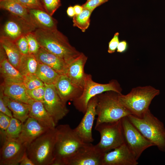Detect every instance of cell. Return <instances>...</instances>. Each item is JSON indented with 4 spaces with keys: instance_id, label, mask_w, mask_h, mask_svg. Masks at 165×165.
Wrapping results in <instances>:
<instances>
[{
    "instance_id": "6da1fadb",
    "label": "cell",
    "mask_w": 165,
    "mask_h": 165,
    "mask_svg": "<svg viewBox=\"0 0 165 165\" xmlns=\"http://www.w3.org/2000/svg\"><path fill=\"white\" fill-rule=\"evenodd\" d=\"M33 33L41 47L62 59L68 64L81 53L71 45L67 37L57 29L36 28Z\"/></svg>"
},
{
    "instance_id": "7a4b0ae2",
    "label": "cell",
    "mask_w": 165,
    "mask_h": 165,
    "mask_svg": "<svg viewBox=\"0 0 165 165\" xmlns=\"http://www.w3.org/2000/svg\"><path fill=\"white\" fill-rule=\"evenodd\" d=\"M56 128L54 160L52 165H68L69 161L85 143L68 124L60 125Z\"/></svg>"
},
{
    "instance_id": "3957f363",
    "label": "cell",
    "mask_w": 165,
    "mask_h": 165,
    "mask_svg": "<svg viewBox=\"0 0 165 165\" xmlns=\"http://www.w3.org/2000/svg\"><path fill=\"white\" fill-rule=\"evenodd\" d=\"M127 117L146 138L154 146H156L160 151L165 152L164 124L149 109L141 117H137L131 114L128 115Z\"/></svg>"
},
{
    "instance_id": "277c9868",
    "label": "cell",
    "mask_w": 165,
    "mask_h": 165,
    "mask_svg": "<svg viewBox=\"0 0 165 165\" xmlns=\"http://www.w3.org/2000/svg\"><path fill=\"white\" fill-rule=\"evenodd\" d=\"M160 93L159 90L151 86H139L132 88L127 94H119V99L131 114L141 117L149 109L153 98Z\"/></svg>"
},
{
    "instance_id": "5b68a950",
    "label": "cell",
    "mask_w": 165,
    "mask_h": 165,
    "mask_svg": "<svg viewBox=\"0 0 165 165\" xmlns=\"http://www.w3.org/2000/svg\"><path fill=\"white\" fill-rule=\"evenodd\" d=\"M119 94L116 92L108 91L97 95V118L95 125L117 121L131 114L119 102Z\"/></svg>"
},
{
    "instance_id": "8992f818",
    "label": "cell",
    "mask_w": 165,
    "mask_h": 165,
    "mask_svg": "<svg viewBox=\"0 0 165 165\" xmlns=\"http://www.w3.org/2000/svg\"><path fill=\"white\" fill-rule=\"evenodd\" d=\"M56 135V127L50 129L28 146L27 154L35 165H52Z\"/></svg>"
},
{
    "instance_id": "52a82bcc",
    "label": "cell",
    "mask_w": 165,
    "mask_h": 165,
    "mask_svg": "<svg viewBox=\"0 0 165 165\" xmlns=\"http://www.w3.org/2000/svg\"><path fill=\"white\" fill-rule=\"evenodd\" d=\"M122 91L120 84L116 80H111L106 84L99 83L94 81L90 75L85 73L82 93L73 101V105L77 110L84 114L88 102L92 97L108 91L121 94Z\"/></svg>"
},
{
    "instance_id": "ba28073f",
    "label": "cell",
    "mask_w": 165,
    "mask_h": 165,
    "mask_svg": "<svg viewBox=\"0 0 165 165\" xmlns=\"http://www.w3.org/2000/svg\"><path fill=\"white\" fill-rule=\"evenodd\" d=\"M95 129L101 136L100 141L95 146L103 153L114 149L125 143L121 119L101 123L95 125Z\"/></svg>"
},
{
    "instance_id": "9c48e42d",
    "label": "cell",
    "mask_w": 165,
    "mask_h": 165,
    "mask_svg": "<svg viewBox=\"0 0 165 165\" xmlns=\"http://www.w3.org/2000/svg\"><path fill=\"white\" fill-rule=\"evenodd\" d=\"M121 123L125 143L138 160L145 150L154 145L131 123L127 116L121 119Z\"/></svg>"
},
{
    "instance_id": "30bf717a",
    "label": "cell",
    "mask_w": 165,
    "mask_h": 165,
    "mask_svg": "<svg viewBox=\"0 0 165 165\" xmlns=\"http://www.w3.org/2000/svg\"><path fill=\"white\" fill-rule=\"evenodd\" d=\"M46 91L43 103L48 112L57 125L69 112L66 103L61 99L54 84H45Z\"/></svg>"
},
{
    "instance_id": "8fae6325",
    "label": "cell",
    "mask_w": 165,
    "mask_h": 165,
    "mask_svg": "<svg viewBox=\"0 0 165 165\" xmlns=\"http://www.w3.org/2000/svg\"><path fill=\"white\" fill-rule=\"evenodd\" d=\"M0 149V165H17L26 152L27 146L17 138H6Z\"/></svg>"
},
{
    "instance_id": "7c38bea8",
    "label": "cell",
    "mask_w": 165,
    "mask_h": 165,
    "mask_svg": "<svg viewBox=\"0 0 165 165\" xmlns=\"http://www.w3.org/2000/svg\"><path fill=\"white\" fill-rule=\"evenodd\" d=\"M97 100V96L90 99L82 120L78 126L74 129L77 135L85 143H91L94 141L92 129L96 115Z\"/></svg>"
},
{
    "instance_id": "4fadbf2b",
    "label": "cell",
    "mask_w": 165,
    "mask_h": 165,
    "mask_svg": "<svg viewBox=\"0 0 165 165\" xmlns=\"http://www.w3.org/2000/svg\"><path fill=\"white\" fill-rule=\"evenodd\" d=\"M103 153L91 143H85L68 165H102Z\"/></svg>"
},
{
    "instance_id": "5bb4252c",
    "label": "cell",
    "mask_w": 165,
    "mask_h": 165,
    "mask_svg": "<svg viewBox=\"0 0 165 165\" xmlns=\"http://www.w3.org/2000/svg\"><path fill=\"white\" fill-rule=\"evenodd\" d=\"M138 160L125 143L103 153L102 165H137Z\"/></svg>"
},
{
    "instance_id": "9a60e30c",
    "label": "cell",
    "mask_w": 165,
    "mask_h": 165,
    "mask_svg": "<svg viewBox=\"0 0 165 165\" xmlns=\"http://www.w3.org/2000/svg\"><path fill=\"white\" fill-rule=\"evenodd\" d=\"M4 24L1 35L15 42L20 37L33 32L36 29L24 19L15 16Z\"/></svg>"
},
{
    "instance_id": "2e32d148",
    "label": "cell",
    "mask_w": 165,
    "mask_h": 165,
    "mask_svg": "<svg viewBox=\"0 0 165 165\" xmlns=\"http://www.w3.org/2000/svg\"><path fill=\"white\" fill-rule=\"evenodd\" d=\"M54 85L59 96L65 103L79 97L83 90L74 85L66 74L60 75Z\"/></svg>"
},
{
    "instance_id": "e0dca14e",
    "label": "cell",
    "mask_w": 165,
    "mask_h": 165,
    "mask_svg": "<svg viewBox=\"0 0 165 165\" xmlns=\"http://www.w3.org/2000/svg\"><path fill=\"white\" fill-rule=\"evenodd\" d=\"M50 129L29 117L23 123L21 132L17 139L27 147L32 141Z\"/></svg>"
},
{
    "instance_id": "ac0fdd59",
    "label": "cell",
    "mask_w": 165,
    "mask_h": 165,
    "mask_svg": "<svg viewBox=\"0 0 165 165\" xmlns=\"http://www.w3.org/2000/svg\"><path fill=\"white\" fill-rule=\"evenodd\" d=\"M87 59V57L81 53L68 64L65 74L74 85L82 89L85 74L84 67Z\"/></svg>"
},
{
    "instance_id": "d6986e66",
    "label": "cell",
    "mask_w": 165,
    "mask_h": 165,
    "mask_svg": "<svg viewBox=\"0 0 165 165\" xmlns=\"http://www.w3.org/2000/svg\"><path fill=\"white\" fill-rule=\"evenodd\" d=\"M0 88L5 95L13 99L29 104L33 100L23 83L4 81Z\"/></svg>"
},
{
    "instance_id": "ffe728a7",
    "label": "cell",
    "mask_w": 165,
    "mask_h": 165,
    "mask_svg": "<svg viewBox=\"0 0 165 165\" xmlns=\"http://www.w3.org/2000/svg\"><path fill=\"white\" fill-rule=\"evenodd\" d=\"M35 55L39 63L49 66L60 75L65 74L68 64L62 59L41 47Z\"/></svg>"
},
{
    "instance_id": "44dd1931",
    "label": "cell",
    "mask_w": 165,
    "mask_h": 165,
    "mask_svg": "<svg viewBox=\"0 0 165 165\" xmlns=\"http://www.w3.org/2000/svg\"><path fill=\"white\" fill-rule=\"evenodd\" d=\"M32 25L36 28L45 30L57 29L58 22L44 10L28 9Z\"/></svg>"
},
{
    "instance_id": "7402d4cb",
    "label": "cell",
    "mask_w": 165,
    "mask_h": 165,
    "mask_svg": "<svg viewBox=\"0 0 165 165\" xmlns=\"http://www.w3.org/2000/svg\"><path fill=\"white\" fill-rule=\"evenodd\" d=\"M29 105V117L35 119L41 125L49 129L56 127L57 125L46 109L42 102L33 100Z\"/></svg>"
},
{
    "instance_id": "603a6c76",
    "label": "cell",
    "mask_w": 165,
    "mask_h": 165,
    "mask_svg": "<svg viewBox=\"0 0 165 165\" xmlns=\"http://www.w3.org/2000/svg\"><path fill=\"white\" fill-rule=\"evenodd\" d=\"M0 71L4 81L23 82L24 76L9 62L5 51L1 46Z\"/></svg>"
},
{
    "instance_id": "cb8c5ba5",
    "label": "cell",
    "mask_w": 165,
    "mask_h": 165,
    "mask_svg": "<svg viewBox=\"0 0 165 165\" xmlns=\"http://www.w3.org/2000/svg\"><path fill=\"white\" fill-rule=\"evenodd\" d=\"M3 99L6 105L11 111L13 117L24 123L29 117V104L13 99L4 94Z\"/></svg>"
},
{
    "instance_id": "d4e9b609",
    "label": "cell",
    "mask_w": 165,
    "mask_h": 165,
    "mask_svg": "<svg viewBox=\"0 0 165 165\" xmlns=\"http://www.w3.org/2000/svg\"><path fill=\"white\" fill-rule=\"evenodd\" d=\"M0 44L9 62L18 69L22 55L15 42L5 36L1 35Z\"/></svg>"
},
{
    "instance_id": "484cf974",
    "label": "cell",
    "mask_w": 165,
    "mask_h": 165,
    "mask_svg": "<svg viewBox=\"0 0 165 165\" xmlns=\"http://www.w3.org/2000/svg\"><path fill=\"white\" fill-rule=\"evenodd\" d=\"M0 7L2 9L10 12L13 15L24 19L32 25L31 23L29 9L16 1L0 0Z\"/></svg>"
},
{
    "instance_id": "4316f807",
    "label": "cell",
    "mask_w": 165,
    "mask_h": 165,
    "mask_svg": "<svg viewBox=\"0 0 165 165\" xmlns=\"http://www.w3.org/2000/svg\"><path fill=\"white\" fill-rule=\"evenodd\" d=\"M39 63L35 55L28 54L23 55L18 70L24 77L35 75Z\"/></svg>"
},
{
    "instance_id": "83f0119b",
    "label": "cell",
    "mask_w": 165,
    "mask_h": 165,
    "mask_svg": "<svg viewBox=\"0 0 165 165\" xmlns=\"http://www.w3.org/2000/svg\"><path fill=\"white\" fill-rule=\"evenodd\" d=\"M45 84H54L60 75L49 66L39 63L35 74Z\"/></svg>"
},
{
    "instance_id": "f1b7e54d",
    "label": "cell",
    "mask_w": 165,
    "mask_h": 165,
    "mask_svg": "<svg viewBox=\"0 0 165 165\" xmlns=\"http://www.w3.org/2000/svg\"><path fill=\"white\" fill-rule=\"evenodd\" d=\"M93 11L83 9L82 12L75 15L73 17V25L84 32L89 27L90 24V17Z\"/></svg>"
},
{
    "instance_id": "f546056e",
    "label": "cell",
    "mask_w": 165,
    "mask_h": 165,
    "mask_svg": "<svg viewBox=\"0 0 165 165\" xmlns=\"http://www.w3.org/2000/svg\"><path fill=\"white\" fill-rule=\"evenodd\" d=\"M23 123L18 119L11 118L9 124L2 138L4 141L6 138H17L20 135L23 128Z\"/></svg>"
},
{
    "instance_id": "4dcf8cb0",
    "label": "cell",
    "mask_w": 165,
    "mask_h": 165,
    "mask_svg": "<svg viewBox=\"0 0 165 165\" xmlns=\"http://www.w3.org/2000/svg\"><path fill=\"white\" fill-rule=\"evenodd\" d=\"M23 83L27 89L28 90H32L45 86V83L35 75L24 76Z\"/></svg>"
},
{
    "instance_id": "1f68e13d",
    "label": "cell",
    "mask_w": 165,
    "mask_h": 165,
    "mask_svg": "<svg viewBox=\"0 0 165 165\" xmlns=\"http://www.w3.org/2000/svg\"><path fill=\"white\" fill-rule=\"evenodd\" d=\"M39 1L44 10L52 16L61 5V0Z\"/></svg>"
},
{
    "instance_id": "d6a6232c",
    "label": "cell",
    "mask_w": 165,
    "mask_h": 165,
    "mask_svg": "<svg viewBox=\"0 0 165 165\" xmlns=\"http://www.w3.org/2000/svg\"><path fill=\"white\" fill-rule=\"evenodd\" d=\"M28 46V53L35 55L39 51L41 47L33 32L25 35Z\"/></svg>"
},
{
    "instance_id": "836d02e7",
    "label": "cell",
    "mask_w": 165,
    "mask_h": 165,
    "mask_svg": "<svg viewBox=\"0 0 165 165\" xmlns=\"http://www.w3.org/2000/svg\"><path fill=\"white\" fill-rule=\"evenodd\" d=\"M46 91V87L41 86L32 90H27V93L33 100L43 102Z\"/></svg>"
},
{
    "instance_id": "e575fe53",
    "label": "cell",
    "mask_w": 165,
    "mask_h": 165,
    "mask_svg": "<svg viewBox=\"0 0 165 165\" xmlns=\"http://www.w3.org/2000/svg\"><path fill=\"white\" fill-rule=\"evenodd\" d=\"M15 0L28 9H40L44 10L39 0Z\"/></svg>"
},
{
    "instance_id": "d590c367",
    "label": "cell",
    "mask_w": 165,
    "mask_h": 165,
    "mask_svg": "<svg viewBox=\"0 0 165 165\" xmlns=\"http://www.w3.org/2000/svg\"><path fill=\"white\" fill-rule=\"evenodd\" d=\"M15 42L22 55L29 54L28 44L25 35L20 37Z\"/></svg>"
},
{
    "instance_id": "8d00e7d4",
    "label": "cell",
    "mask_w": 165,
    "mask_h": 165,
    "mask_svg": "<svg viewBox=\"0 0 165 165\" xmlns=\"http://www.w3.org/2000/svg\"><path fill=\"white\" fill-rule=\"evenodd\" d=\"M11 117L0 112V130L2 138L10 123Z\"/></svg>"
},
{
    "instance_id": "74e56055",
    "label": "cell",
    "mask_w": 165,
    "mask_h": 165,
    "mask_svg": "<svg viewBox=\"0 0 165 165\" xmlns=\"http://www.w3.org/2000/svg\"><path fill=\"white\" fill-rule=\"evenodd\" d=\"M108 0H87L82 6L83 9L92 11L97 7L107 2Z\"/></svg>"
},
{
    "instance_id": "f35d334b",
    "label": "cell",
    "mask_w": 165,
    "mask_h": 165,
    "mask_svg": "<svg viewBox=\"0 0 165 165\" xmlns=\"http://www.w3.org/2000/svg\"><path fill=\"white\" fill-rule=\"evenodd\" d=\"M119 33L116 32L113 37L108 43V52L109 53H112L116 51L119 42Z\"/></svg>"
},
{
    "instance_id": "ab89813d",
    "label": "cell",
    "mask_w": 165,
    "mask_h": 165,
    "mask_svg": "<svg viewBox=\"0 0 165 165\" xmlns=\"http://www.w3.org/2000/svg\"><path fill=\"white\" fill-rule=\"evenodd\" d=\"M4 94L0 88V112L12 118L13 117L11 111L7 107L3 99Z\"/></svg>"
},
{
    "instance_id": "60d3db41",
    "label": "cell",
    "mask_w": 165,
    "mask_h": 165,
    "mask_svg": "<svg viewBox=\"0 0 165 165\" xmlns=\"http://www.w3.org/2000/svg\"><path fill=\"white\" fill-rule=\"evenodd\" d=\"M128 47V44L127 42L125 40H123L119 42L116 51L119 53H124L127 51Z\"/></svg>"
},
{
    "instance_id": "b9f144b4",
    "label": "cell",
    "mask_w": 165,
    "mask_h": 165,
    "mask_svg": "<svg viewBox=\"0 0 165 165\" xmlns=\"http://www.w3.org/2000/svg\"><path fill=\"white\" fill-rule=\"evenodd\" d=\"M19 164L20 165H35L33 161L28 156L26 152L23 156Z\"/></svg>"
},
{
    "instance_id": "7bdbcfd3",
    "label": "cell",
    "mask_w": 165,
    "mask_h": 165,
    "mask_svg": "<svg viewBox=\"0 0 165 165\" xmlns=\"http://www.w3.org/2000/svg\"><path fill=\"white\" fill-rule=\"evenodd\" d=\"M67 13L68 16L73 17L75 14L73 7L70 6L68 7L67 10Z\"/></svg>"
},
{
    "instance_id": "ee69618b",
    "label": "cell",
    "mask_w": 165,
    "mask_h": 165,
    "mask_svg": "<svg viewBox=\"0 0 165 165\" xmlns=\"http://www.w3.org/2000/svg\"><path fill=\"white\" fill-rule=\"evenodd\" d=\"M75 15L79 14L81 13L82 11L83 8L82 6L79 5H76L73 6Z\"/></svg>"
},
{
    "instance_id": "f6af8a7d",
    "label": "cell",
    "mask_w": 165,
    "mask_h": 165,
    "mask_svg": "<svg viewBox=\"0 0 165 165\" xmlns=\"http://www.w3.org/2000/svg\"></svg>"
}]
</instances>
